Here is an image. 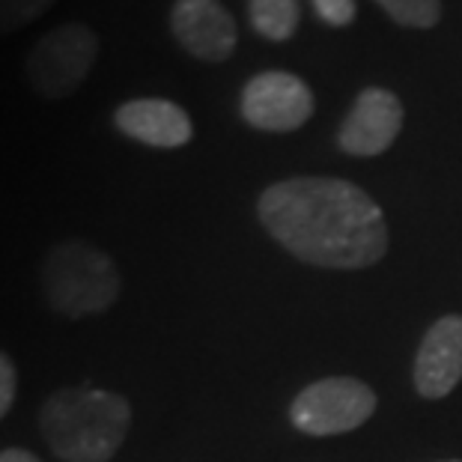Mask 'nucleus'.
Returning <instances> with one entry per match:
<instances>
[{"label":"nucleus","mask_w":462,"mask_h":462,"mask_svg":"<svg viewBox=\"0 0 462 462\" xmlns=\"http://www.w3.org/2000/svg\"><path fill=\"white\" fill-rule=\"evenodd\" d=\"M257 218L292 257L319 269H367L388 251L382 206L337 176H292L269 185L257 200Z\"/></svg>","instance_id":"1"},{"label":"nucleus","mask_w":462,"mask_h":462,"mask_svg":"<svg viewBox=\"0 0 462 462\" xmlns=\"http://www.w3.org/2000/svg\"><path fill=\"white\" fill-rule=\"evenodd\" d=\"M129 430L132 402L107 388H60L39 409V432L60 462H111Z\"/></svg>","instance_id":"2"},{"label":"nucleus","mask_w":462,"mask_h":462,"mask_svg":"<svg viewBox=\"0 0 462 462\" xmlns=\"http://www.w3.org/2000/svg\"><path fill=\"white\" fill-rule=\"evenodd\" d=\"M42 299L66 319H87L114 308L123 292V274L102 248L84 239L57 242L39 269Z\"/></svg>","instance_id":"3"},{"label":"nucleus","mask_w":462,"mask_h":462,"mask_svg":"<svg viewBox=\"0 0 462 462\" xmlns=\"http://www.w3.org/2000/svg\"><path fill=\"white\" fill-rule=\"evenodd\" d=\"M99 36L84 22H63L39 36L24 57V78L45 102H63L87 81L99 60Z\"/></svg>","instance_id":"4"},{"label":"nucleus","mask_w":462,"mask_h":462,"mask_svg":"<svg viewBox=\"0 0 462 462\" xmlns=\"http://www.w3.org/2000/svg\"><path fill=\"white\" fill-rule=\"evenodd\" d=\"M376 411V391L352 376H326L301 388L290 406L292 427L304 436L328 439L358 430Z\"/></svg>","instance_id":"5"},{"label":"nucleus","mask_w":462,"mask_h":462,"mask_svg":"<svg viewBox=\"0 0 462 462\" xmlns=\"http://www.w3.org/2000/svg\"><path fill=\"white\" fill-rule=\"evenodd\" d=\"M242 120L257 132H296L317 111V96L299 75L269 69L248 78L239 99Z\"/></svg>","instance_id":"6"},{"label":"nucleus","mask_w":462,"mask_h":462,"mask_svg":"<svg viewBox=\"0 0 462 462\" xmlns=\"http://www.w3.org/2000/svg\"><path fill=\"white\" fill-rule=\"evenodd\" d=\"M171 33L185 54L203 63L230 60L239 45V27L221 0H173Z\"/></svg>","instance_id":"7"},{"label":"nucleus","mask_w":462,"mask_h":462,"mask_svg":"<svg viewBox=\"0 0 462 462\" xmlns=\"http://www.w3.org/2000/svg\"><path fill=\"white\" fill-rule=\"evenodd\" d=\"M402 120H406V111L397 93L385 87H364L340 125L337 146L356 159H376L397 141Z\"/></svg>","instance_id":"8"},{"label":"nucleus","mask_w":462,"mask_h":462,"mask_svg":"<svg viewBox=\"0 0 462 462\" xmlns=\"http://www.w3.org/2000/svg\"><path fill=\"white\" fill-rule=\"evenodd\" d=\"M415 391L424 400H445L462 382V317L448 313L427 328L415 356Z\"/></svg>","instance_id":"9"},{"label":"nucleus","mask_w":462,"mask_h":462,"mask_svg":"<svg viewBox=\"0 0 462 462\" xmlns=\"http://www.w3.org/2000/svg\"><path fill=\"white\" fill-rule=\"evenodd\" d=\"M114 129L152 150H180L194 137L185 107L171 99H129L114 111Z\"/></svg>","instance_id":"10"},{"label":"nucleus","mask_w":462,"mask_h":462,"mask_svg":"<svg viewBox=\"0 0 462 462\" xmlns=\"http://www.w3.org/2000/svg\"><path fill=\"white\" fill-rule=\"evenodd\" d=\"M251 27L269 42H287L301 22L299 0H248Z\"/></svg>","instance_id":"11"},{"label":"nucleus","mask_w":462,"mask_h":462,"mask_svg":"<svg viewBox=\"0 0 462 462\" xmlns=\"http://www.w3.org/2000/svg\"><path fill=\"white\" fill-rule=\"evenodd\" d=\"M391 22L409 31H430L441 22V0H376Z\"/></svg>","instance_id":"12"},{"label":"nucleus","mask_w":462,"mask_h":462,"mask_svg":"<svg viewBox=\"0 0 462 462\" xmlns=\"http://www.w3.org/2000/svg\"><path fill=\"white\" fill-rule=\"evenodd\" d=\"M57 0H0V36L18 33L39 22Z\"/></svg>","instance_id":"13"},{"label":"nucleus","mask_w":462,"mask_h":462,"mask_svg":"<svg viewBox=\"0 0 462 462\" xmlns=\"http://www.w3.org/2000/svg\"><path fill=\"white\" fill-rule=\"evenodd\" d=\"M313 13L328 27H349L358 15L356 0H313Z\"/></svg>","instance_id":"14"},{"label":"nucleus","mask_w":462,"mask_h":462,"mask_svg":"<svg viewBox=\"0 0 462 462\" xmlns=\"http://www.w3.org/2000/svg\"><path fill=\"white\" fill-rule=\"evenodd\" d=\"M15 391H18V370L15 361L0 349V420L6 418V411L13 409L15 402Z\"/></svg>","instance_id":"15"},{"label":"nucleus","mask_w":462,"mask_h":462,"mask_svg":"<svg viewBox=\"0 0 462 462\" xmlns=\"http://www.w3.org/2000/svg\"><path fill=\"white\" fill-rule=\"evenodd\" d=\"M0 462H42V459L24 448H4L0 450Z\"/></svg>","instance_id":"16"},{"label":"nucleus","mask_w":462,"mask_h":462,"mask_svg":"<svg viewBox=\"0 0 462 462\" xmlns=\"http://www.w3.org/2000/svg\"><path fill=\"white\" fill-rule=\"evenodd\" d=\"M439 462H462V459H439Z\"/></svg>","instance_id":"17"}]
</instances>
